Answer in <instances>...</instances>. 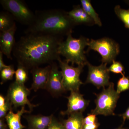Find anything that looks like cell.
<instances>
[{
    "label": "cell",
    "mask_w": 129,
    "mask_h": 129,
    "mask_svg": "<svg viewBox=\"0 0 129 129\" xmlns=\"http://www.w3.org/2000/svg\"><path fill=\"white\" fill-rule=\"evenodd\" d=\"M87 65L88 72L85 84H92L98 89L109 85L111 83L109 81L110 72L107 64L102 63L99 66H95L88 62Z\"/></svg>",
    "instance_id": "obj_9"
},
{
    "label": "cell",
    "mask_w": 129,
    "mask_h": 129,
    "mask_svg": "<svg viewBox=\"0 0 129 129\" xmlns=\"http://www.w3.org/2000/svg\"><path fill=\"white\" fill-rule=\"evenodd\" d=\"M30 93V90L24 84H19L15 81L9 86L6 97L15 108L27 105L31 112L33 108L38 105L32 104L28 99Z\"/></svg>",
    "instance_id": "obj_8"
},
{
    "label": "cell",
    "mask_w": 129,
    "mask_h": 129,
    "mask_svg": "<svg viewBox=\"0 0 129 129\" xmlns=\"http://www.w3.org/2000/svg\"><path fill=\"white\" fill-rule=\"evenodd\" d=\"M115 129H125V128H123L122 127V125H121V126H120V127H118V128H116Z\"/></svg>",
    "instance_id": "obj_32"
},
{
    "label": "cell",
    "mask_w": 129,
    "mask_h": 129,
    "mask_svg": "<svg viewBox=\"0 0 129 129\" xmlns=\"http://www.w3.org/2000/svg\"><path fill=\"white\" fill-rule=\"evenodd\" d=\"M114 10L116 16L124 24L125 27L129 29V9H124L119 5H116Z\"/></svg>",
    "instance_id": "obj_20"
},
{
    "label": "cell",
    "mask_w": 129,
    "mask_h": 129,
    "mask_svg": "<svg viewBox=\"0 0 129 129\" xmlns=\"http://www.w3.org/2000/svg\"><path fill=\"white\" fill-rule=\"evenodd\" d=\"M3 53L0 51V71L5 68H7L9 65H7L4 63L3 60Z\"/></svg>",
    "instance_id": "obj_29"
},
{
    "label": "cell",
    "mask_w": 129,
    "mask_h": 129,
    "mask_svg": "<svg viewBox=\"0 0 129 129\" xmlns=\"http://www.w3.org/2000/svg\"><path fill=\"white\" fill-rule=\"evenodd\" d=\"M124 2L129 6V0L128 1H124Z\"/></svg>",
    "instance_id": "obj_33"
},
{
    "label": "cell",
    "mask_w": 129,
    "mask_h": 129,
    "mask_svg": "<svg viewBox=\"0 0 129 129\" xmlns=\"http://www.w3.org/2000/svg\"><path fill=\"white\" fill-rule=\"evenodd\" d=\"M14 67L12 65H9L7 68L1 71V78L2 83L7 81L11 80L15 74Z\"/></svg>",
    "instance_id": "obj_23"
},
{
    "label": "cell",
    "mask_w": 129,
    "mask_h": 129,
    "mask_svg": "<svg viewBox=\"0 0 129 129\" xmlns=\"http://www.w3.org/2000/svg\"><path fill=\"white\" fill-rule=\"evenodd\" d=\"M63 37L39 34H25L16 42L12 53L18 64L27 69L60 58L58 49Z\"/></svg>",
    "instance_id": "obj_1"
},
{
    "label": "cell",
    "mask_w": 129,
    "mask_h": 129,
    "mask_svg": "<svg viewBox=\"0 0 129 129\" xmlns=\"http://www.w3.org/2000/svg\"><path fill=\"white\" fill-rule=\"evenodd\" d=\"M127 90H129V77L124 75L118 80L117 91L120 94L121 92Z\"/></svg>",
    "instance_id": "obj_24"
},
{
    "label": "cell",
    "mask_w": 129,
    "mask_h": 129,
    "mask_svg": "<svg viewBox=\"0 0 129 129\" xmlns=\"http://www.w3.org/2000/svg\"><path fill=\"white\" fill-rule=\"evenodd\" d=\"M100 125V123L98 122L92 125H84L83 129H97Z\"/></svg>",
    "instance_id": "obj_28"
},
{
    "label": "cell",
    "mask_w": 129,
    "mask_h": 129,
    "mask_svg": "<svg viewBox=\"0 0 129 129\" xmlns=\"http://www.w3.org/2000/svg\"><path fill=\"white\" fill-rule=\"evenodd\" d=\"M70 92V95L67 97L68 108L66 111L61 112V115H69L74 113H83L89 104V101L85 99L79 91Z\"/></svg>",
    "instance_id": "obj_11"
},
{
    "label": "cell",
    "mask_w": 129,
    "mask_h": 129,
    "mask_svg": "<svg viewBox=\"0 0 129 129\" xmlns=\"http://www.w3.org/2000/svg\"><path fill=\"white\" fill-rule=\"evenodd\" d=\"M24 117L27 121L28 129H47L50 123L53 115L45 116L40 114Z\"/></svg>",
    "instance_id": "obj_15"
},
{
    "label": "cell",
    "mask_w": 129,
    "mask_h": 129,
    "mask_svg": "<svg viewBox=\"0 0 129 129\" xmlns=\"http://www.w3.org/2000/svg\"><path fill=\"white\" fill-rule=\"evenodd\" d=\"M62 74V84L66 91H79L80 86L83 83L80 78L84 67H76L70 66L69 63L62 61L61 58L58 60Z\"/></svg>",
    "instance_id": "obj_7"
},
{
    "label": "cell",
    "mask_w": 129,
    "mask_h": 129,
    "mask_svg": "<svg viewBox=\"0 0 129 129\" xmlns=\"http://www.w3.org/2000/svg\"><path fill=\"white\" fill-rule=\"evenodd\" d=\"M84 117L83 113H74L62 122L65 129H83Z\"/></svg>",
    "instance_id": "obj_17"
},
{
    "label": "cell",
    "mask_w": 129,
    "mask_h": 129,
    "mask_svg": "<svg viewBox=\"0 0 129 129\" xmlns=\"http://www.w3.org/2000/svg\"><path fill=\"white\" fill-rule=\"evenodd\" d=\"M3 8L12 15L15 21L23 25H30L34 21L35 13L22 0H1Z\"/></svg>",
    "instance_id": "obj_6"
},
{
    "label": "cell",
    "mask_w": 129,
    "mask_h": 129,
    "mask_svg": "<svg viewBox=\"0 0 129 129\" xmlns=\"http://www.w3.org/2000/svg\"><path fill=\"white\" fill-rule=\"evenodd\" d=\"M80 3L82 8L88 16L93 20L95 24L99 27L102 26V24L101 19L92 7L91 1L90 0H81Z\"/></svg>",
    "instance_id": "obj_18"
},
{
    "label": "cell",
    "mask_w": 129,
    "mask_h": 129,
    "mask_svg": "<svg viewBox=\"0 0 129 129\" xmlns=\"http://www.w3.org/2000/svg\"><path fill=\"white\" fill-rule=\"evenodd\" d=\"M69 16L75 25H84L92 26L95 23L80 5L74 6L71 11L68 12Z\"/></svg>",
    "instance_id": "obj_14"
},
{
    "label": "cell",
    "mask_w": 129,
    "mask_h": 129,
    "mask_svg": "<svg viewBox=\"0 0 129 129\" xmlns=\"http://www.w3.org/2000/svg\"><path fill=\"white\" fill-rule=\"evenodd\" d=\"M47 129H65L62 122H59L53 117Z\"/></svg>",
    "instance_id": "obj_27"
},
{
    "label": "cell",
    "mask_w": 129,
    "mask_h": 129,
    "mask_svg": "<svg viewBox=\"0 0 129 129\" xmlns=\"http://www.w3.org/2000/svg\"><path fill=\"white\" fill-rule=\"evenodd\" d=\"M98 122V121L96 115L93 114H88L86 117L84 118L83 120V125L93 124Z\"/></svg>",
    "instance_id": "obj_26"
},
{
    "label": "cell",
    "mask_w": 129,
    "mask_h": 129,
    "mask_svg": "<svg viewBox=\"0 0 129 129\" xmlns=\"http://www.w3.org/2000/svg\"><path fill=\"white\" fill-rule=\"evenodd\" d=\"M15 19L11 13L7 11L0 13V31L1 32L9 30L16 24Z\"/></svg>",
    "instance_id": "obj_19"
},
{
    "label": "cell",
    "mask_w": 129,
    "mask_h": 129,
    "mask_svg": "<svg viewBox=\"0 0 129 129\" xmlns=\"http://www.w3.org/2000/svg\"><path fill=\"white\" fill-rule=\"evenodd\" d=\"M108 70L109 72L114 74H120L122 76L125 75L124 67L120 62L113 61L108 68Z\"/></svg>",
    "instance_id": "obj_25"
},
{
    "label": "cell",
    "mask_w": 129,
    "mask_h": 129,
    "mask_svg": "<svg viewBox=\"0 0 129 129\" xmlns=\"http://www.w3.org/2000/svg\"><path fill=\"white\" fill-rule=\"evenodd\" d=\"M86 52L90 50L98 52L102 57V63H112L115 61L119 54L120 47L119 44L114 40L104 37L97 40H90Z\"/></svg>",
    "instance_id": "obj_5"
},
{
    "label": "cell",
    "mask_w": 129,
    "mask_h": 129,
    "mask_svg": "<svg viewBox=\"0 0 129 129\" xmlns=\"http://www.w3.org/2000/svg\"><path fill=\"white\" fill-rule=\"evenodd\" d=\"M34 20L25 34H39L63 37L72 34L75 24L68 12L59 9L36 11Z\"/></svg>",
    "instance_id": "obj_2"
},
{
    "label": "cell",
    "mask_w": 129,
    "mask_h": 129,
    "mask_svg": "<svg viewBox=\"0 0 129 129\" xmlns=\"http://www.w3.org/2000/svg\"><path fill=\"white\" fill-rule=\"evenodd\" d=\"M114 86V84L111 82L107 88H103L98 94H95L96 97L95 100L96 107L91 110V113L105 116L115 115L114 111L120 94L115 90Z\"/></svg>",
    "instance_id": "obj_4"
},
{
    "label": "cell",
    "mask_w": 129,
    "mask_h": 129,
    "mask_svg": "<svg viewBox=\"0 0 129 129\" xmlns=\"http://www.w3.org/2000/svg\"><path fill=\"white\" fill-rule=\"evenodd\" d=\"M12 106L6 96L0 95V119L5 118L8 112L12 110Z\"/></svg>",
    "instance_id": "obj_21"
},
{
    "label": "cell",
    "mask_w": 129,
    "mask_h": 129,
    "mask_svg": "<svg viewBox=\"0 0 129 129\" xmlns=\"http://www.w3.org/2000/svg\"><path fill=\"white\" fill-rule=\"evenodd\" d=\"M90 40L83 36L79 38H74L72 34L67 36L64 41H62L58 46V53L65 57L66 61L84 67L89 62L85 55V48L88 46Z\"/></svg>",
    "instance_id": "obj_3"
},
{
    "label": "cell",
    "mask_w": 129,
    "mask_h": 129,
    "mask_svg": "<svg viewBox=\"0 0 129 129\" xmlns=\"http://www.w3.org/2000/svg\"><path fill=\"white\" fill-rule=\"evenodd\" d=\"M15 81L19 84H24L28 79V69L22 64H18L15 71Z\"/></svg>",
    "instance_id": "obj_22"
},
{
    "label": "cell",
    "mask_w": 129,
    "mask_h": 129,
    "mask_svg": "<svg viewBox=\"0 0 129 129\" xmlns=\"http://www.w3.org/2000/svg\"><path fill=\"white\" fill-rule=\"evenodd\" d=\"M51 69V64L44 68L36 67L31 69L33 83L31 89L36 91L40 89H46Z\"/></svg>",
    "instance_id": "obj_13"
},
{
    "label": "cell",
    "mask_w": 129,
    "mask_h": 129,
    "mask_svg": "<svg viewBox=\"0 0 129 129\" xmlns=\"http://www.w3.org/2000/svg\"><path fill=\"white\" fill-rule=\"evenodd\" d=\"M50 64L51 69L46 89L53 96H59L66 91L63 85L62 74L56 63Z\"/></svg>",
    "instance_id": "obj_10"
},
{
    "label": "cell",
    "mask_w": 129,
    "mask_h": 129,
    "mask_svg": "<svg viewBox=\"0 0 129 129\" xmlns=\"http://www.w3.org/2000/svg\"><path fill=\"white\" fill-rule=\"evenodd\" d=\"M119 116L120 117H122L123 119V123H124L125 120L126 119H129V107L127 109H126V111H125L124 113L122 114L119 115Z\"/></svg>",
    "instance_id": "obj_30"
},
{
    "label": "cell",
    "mask_w": 129,
    "mask_h": 129,
    "mask_svg": "<svg viewBox=\"0 0 129 129\" xmlns=\"http://www.w3.org/2000/svg\"><path fill=\"white\" fill-rule=\"evenodd\" d=\"M5 118L0 119V129H7V124L5 122Z\"/></svg>",
    "instance_id": "obj_31"
},
{
    "label": "cell",
    "mask_w": 129,
    "mask_h": 129,
    "mask_svg": "<svg viewBox=\"0 0 129 129\" xmlns=\"http://www.w3.org/2000/svg\"><path fill=\"white\" fill-rule=\"evenodd\" d=\"M30 113L25 109V106L22 107L20 110L14 113L11 110L8 113L5 118L8 129H23L25 126L21 123V118L25 113Z\"/></svg>",
    "instance_id": "obj_16"
},
{
    "label": "cell",
    "mask_w": 129,
    "mask_h": 129,
    "mask_svg": "<svg viewBox=\"0 0 129 129\" xmlns=\"http://www.w3.org/2000/svg\"><path fill=\"white\" fill-rule=\"evenodd\" d=\"M17 30L16 24L12 27L0 33V48L3 55L12 60V53L16 44L14 35Z\"/></svg>",
    "instance_id": "obj_12"
}]
</instances>
